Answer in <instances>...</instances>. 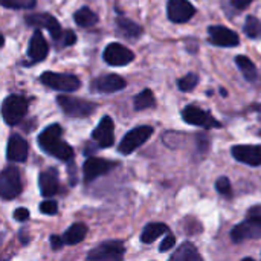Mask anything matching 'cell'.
Here are the masks:
<instances>
[{"label": "cell", "mask_w": 261, "mask_h": 261, "mask_svg": "<svg viewBox=\"0 0 261 261\" xmlns=\"http://www.w3.org/2000/svg\"><path fill=\"white\" fill-rule=\"evenodd\" d=\"M61 135H63V127L60 124H52L38 135V145L44 153L60 161L70 162L75 153L73 148L61 139Z\"/></svg>", "instance_id": "6da1fadb"}, {"label": "cell", "mask_w": 261, "mask_h": 261, "mask_svg": "<svg viewBox=\"0 0 261 261\" xmlns=\"http://www.w3.org/2000/svg\"><path fill=\"white\" fill-rule=\"evenodd\" d=\"M28 109H29V99L23 95L12 93L3 99V104H2L3 121L8 125H17L28 115Z\"/></svg>", "instance_id": "7a4b0ae2"}, {"label": "cell", "mask_w": 261, "mask_h": 261, "mask_svg": "<svg viewBox=\"0 0 261 261\" xmlns=\"http://www.w3.org/2000/svg\"><path fill=\"white\" fill-rule=\"evenodd\" d=\"M41 84H44L49 89L58 90V92H75L81 87V81L73 73H58V72H43L40 75Z\"/></svg>", "instance_id": "3957f363"}, {"label": "cell", "mask_w": 261, "mask_h": 261, "mask_svg": "<svg viewBox=\"0 0 261 261\" xmlns=\"http://www.w3.org/2000/svg\"><path fill=\"white\" fill-rule=\"evenodd\" d=\"M57 102L60 109L70 118H87L96 110V104L87 99L75 98V96H67V95H60L57 96Z\"/></svg>", "instance_id": "277c9868"}, {"label": "cell", "mask_w": 261, "mask_h": 261, "mask_svg": "<svg viewBox=\"0 0 261 261\" xmlns=\"http://www.w3.org/2000/svg\"><path fill=\"white\" fill-rule=\"evenodd\" d=\"M23 184L20 177V171L14 165H8L3 168L0 174V196L3 200H11L15 199L21 194Z\"/></svg>", "instance_id": "5b68a950"}, {"label": "cell", "mask_w": 261, "mask_h": 261, "mask_svg": "<svg viewBox=\"0 0 261 261\" xmlns=\"http://www.w3.org/2000/svg\"><path fill=\"white\" fill-rule=\"evenodd\" d=\"M153 127L150 125H139L133 130H130L124 138L122 141L119 142V147H118V151L121 154H132L135 150H138L141 145H144L153 135Z\"/></svg>", "instance_id": "8992f818"}, {"label": "cell", "mask_w": 261, "mask_h": 261, "mask_svg": "<svg viewBox=\"0 0 261 261\" xmlns=\"http://www.w3.org/2000/svg\"><path fill=\"white\" fill-rule=\"evenodd\" d=\"M124 252L121 242H104L87 254V261H122Z\"/></svg>", "instance_id": "52a82bcc"}, {"label": "cell", "mask_w": 261, "mask_h": 261, "mask_svg": "<svg viewBox=\"0 0 261 261\" xmlns=\"http://www.w3.org/2000/svg\"><path fill=\"white\" fill-rule=\"evenodd\" d=\"M24 21H26L28 26H32V28H43V29L49 31V34L52 35V40H54L55 43L61 38V35H63V32H64L63 28H61V24H60V21H58L54 15H50V14H47V12L29 14V15L24 17Z\"/></svg>", "instance_id": "ba28073f"}, {"label": "cell", "mask_w": 261, "mask_h": 261, "mask_svg": "<svg viewBox=\"0 0 261 261\" xmlns=\"http://www.w3.org/2000/svg\"><path fill=\"white\" fill-rule=\"evenodd\" d=\"M182 118L187 124L203 127V128H220L222 124L210 113L197 106H187L182 112Z\"/></svg>", "instance_id": "9c48e42d"}, {"label": "cell", "mask_w": 261, "mask_h": 261, "mask_svg": "<svg viewBox=\"0 0 261 261\" xmlns=\"http://www.w3.org/2000/svg\"><path fill=\"white\" fill-rule=\"evenodd\" d=\"M102 58L109 66L121 67V66L130 64L135 60V54H133V50H130L128 47H125L121 43H110L106 46V49L102 52Z\"/></svg>", "instance_id": "30bf717a"}, {"label": "cell", "mask_w": 261, "mask_h": 261, "mask_svg": "<svg viewBox=\"0 0 261 261\" xmlns=\"http://www.w3.org/2000/svg\"><path fill=\"white\" fill-rule=\"evenodd\" d=\"M167 15L173 23H187L196 15V8L188 0H168Z\"/></svg>", "instance_id": "8fae6325"}, {"label": "cell", "mask_w": 261, "mask_h": 261, "mask_svg": "<svg viewBox=\"0 0 261 261\" xmlns=\"http://www.w3.org/2000/svg\"><path fill=\"white\" fill-rule=\"evenodd\" d=\"M261 239V219H249L239 223L231 231V240L234 243H242L245 240Z\"/></svg>", "instance_id": "7c38bea8"}, {"label": "cell", "mask_w": 261, "mask_h": 261, "mask_svg": "<svg viewBox=\"0 0 261 261\" xmlns=\"http://www.w3.org/2000/svg\"><path fill=\"white\" fill-rule=\"evenodd\" d=\"M125 86H127V81L122 76L116 73H107V75L95 78L90 84V90L95 93H115V92L125 89Z\"/></svg>", "instance_id": "4fadbf2b"}, {"label": "cell", "mask_w": 261, "mask_h": 261, "mask_svg": "<svg viewBox=\"0 0 261 261\" xmlns=\"http://www.w3.org/2000/svg\"><path fill=\"white\" fill-rule=\"evenodd\" d=\"M118 162L107 161L102 158H87L84 165H83V173H84V182H92L98 179L99 176L109 173L112 168H115Z\"/></svg>", "instance_id": "5bb4252c"}, {"label": "cell", "mask_w": 261, "mask_h": 261, "mask_svg": "<svg viewBox=\"0 0 261 261\" xmlns=\"http://www.w3.org/2000/svg\"><path fill=\"white\" fill-rule=\"evenodd\" d=\"M92 139L101 148H110L115 142V122L110 116H102L96 128L92 132Z\"/></svg>", "instance_id": "9a60e30c"}, {"label": "cell", "mask_w": 261, "mask_h": 261, "mask_svg": "<svg viewBox=\"0 0 261 261\" xmlns=\"http://www.w3.org/2000/svg\"><path fill=\"white\" fill-rule=\"evenodd\" d=\"M208 35L210 41L216 46L220 47H234L240 43V38L236 31L220 26V24H213L208 28Z\"/></svg>", "instance_id": "2e32d148"}, {"label": "cell", "mask_w": 261, "mask_h": 261, "mask_svg": "<svg viewBox=\"0 0 261 261\" xmlns=\"http://www.w3.org/2000/svg\"><path fill=\"white\" fill-rule=\"evenodd\" d=\"M231 153L234 159L242 164L251 167L261 165V145H236L231 148Z\"/></svg>", "instance_id": "e0dca14e"}, {"label": "cell", "mask_w": 261, "mask_h": 261, "mask_svg": "<svg viewBox=\"0 0 261 261\" xmlns=\"http://www.w3.org/2000/svg\"><path fill=\"white\" fill-rule=\"evenodd\" d=\"M49 54V44L44 38V35L41 34L40 29H37L31 40H29V47H28V57L34 61V63H40L43 60H46Z\"/></svg>", "instance_id": "ac0fdd59"}, {"label": "cell", "mask_w": 261, "mask_h": 261, "mask_svg": "<svg viewBox=\"0 0 261 261\" xmlns=\"http://www.w3.org/2000/svg\"><path fill=\"white\" fill-rule=\"evenodd\" d=\"M28 142L20 135H11L6 148V158L11 162H24L28 159Z\"/></svg>", "instance_id": "d6986e66"}, {"label": "cell", "mask_w": 261, "mask_h": 261, "mask_svg": "<svg viewBox=\"0 0 261 261\" xmlns=\"http://www.w3.org/2000/svg\"><path fill=\"white\" fill-rule=\"evenodd\" d=\"M38 187L43 197H52L58 193L60 180H58V171L55 168H49L40 173L38 176Z\"/></svg>", "instance_id": "ffe728a7"}, {"label": "cell", "mask_w": 261, "mask_h": 261, "mask_svg": "<svg viewBox=\"0 0 261 261\" xmlns=\"http://www.w3.org/2000/svg\"><path fill=\"white\" fill-rule=\"evenodd\" d=\"M116 29L121 35H124L128 40H138L144 34V29L138 23H135L130 18L121 17V15L116 18Z\"/></svg>", "instance_id": "44dd1931"}, {"label": "cell", "mask_w": 261, "mask_h": 261, "mask_svg": "<svg viewBox=\"0 0 261 261\" xmlns=\"http://www.w3.org/2000/svg\"><path fill=\"white\" fill-rule=\"evenodd\" d=\"M164 234H170V229L165 223H150L144 228V231L141 234V242L150 245V243L156 242Z\"/></svg>", "instance_id": "7402d4cb"}, {"label": "cell", "mask_w": 261, "mask_h": 261, "mask_svg": "<svg viewBox=\"0 0 261 261\" xmlns=\"http://www.w3.org/2000/svg\"><path fill=\"white\" fill-rule=\"evenodd\" d=\"M236 64L237 67L240 69V72L243 73L245 80L246 81H255L257 76H258V70H257V66L254 64V61L246 57V55H237L236 57Z\"/></svg>", "instance_id": "603a6c76"}, {"label": "cell", "mask_w": 261, "mask_h": 261, "mask_svg": "<svg viewBox=\"0 0 261 261\" xmlns=\"http://www.w3.org/2000/svg\"><path fill=\"white\" fill-rule=\"evenodd\" d=\"M73 20H75V23H76L80 28H92V26H95V24L98 23L99 17H98V14L93 12L90 8L83 6V8H80V9L73 14Z\"/></svg>", "instance_id": "cb8c5ba5"}, {"label": "cell", "mask_w": 261, "mask_h": 261, "mask_svg": "<svg viewBox=\"0 0 261 261\" xmlns=\"http://www.w3.org/2000/svg\"><path fill=\"white\" fill-rule=\"evenodd\" d=\"M87 236V226L83 223H73L63 236V240L66 245H78L81 243Z\"/></svg>", "instance_id": "d4e9b609"}, {"label": "cell", "mask_w": 261, "mask_h": 261, "mask_svg": "<svg viewBox=\"0 0 261 261\" xmlns=\"http://www.w3.org/2000/svg\"><path fill=\"white\" fill-rule=\"evenodd\" d=\"M133 106H135V110H138V112L154 107V106H156L154 93H153L150 89H144L142 92H139V93L135 96V99H133Z\"/></svg>", "instance_id": "484cf974"}, {"label": "cell", "mask_w": 261, "mask_h": 261, "mask_svg": "<svg viewBox=\"0 0 261 261\" xmlns=\"http://www.w3.org/2000/svg\"><path fill=\"white\" fill-rule=\"evenodd\" d=\"M243 32L248 38L251 40H260L261 38V20L254 17V15H248L245 20V26H243Z\"/></svg>", "instance_id": "4316f807"}, {"label": "cell", "mask_w": 261, "mask_h": 261, "mask_svg": "<svg viewBox=\"0 0 261 261\" xmlns=\"http://www.w3.org/2000/svg\"><path fill=\"white\" fill-rule=\"evenodd\" d=\"M197 84H199V76H197L194 72L187 73L185 76H182V78L177 81V87H179V90H182V92H191L193 89H196Z\"/></svg>", "instance_id": "83f0119b"}, {"label": "cell", "mask_w": 261, "mask_h": 261, "mask_svg": "<svg viewBox=\"0 0 261 261\" xmlns=\"http://www.w3.org/2000/svg\"><path fill=\"white\" fill-rule=\"evenodd\" d=\"M3 8L8 9H34L37 0H0Z\"/></svg>", "instance_id": "f1b7e54d"}, {"label": "cell", "mask_w": 261, "mask_h": 261, "mask_svg": "<svg viewBox=\"0 0 261 261\" xmlns=\"http://www.w3.org/2000/svg\"><path fill=\"white\" fill-rule=\"evenodd\" d=\"M76 43V34L72 29H66L61 35V38L55 43L58 47H67V46H73Z\"/></svg>", "instance_id": "f546056e"}, {"label": "cell", "mask_w": 261, "mask_h": 261, "mask_svg": "<svg viewBox=\"0 0 261 261\" xmlns=\"http://www.w3.org/2000/svg\"><path fill=\"white\" fill-rule=\"evenodd\" d=\"M216 188L217 191L225 196V197H231L232 196V188H231V182L228 177H220L217 182H216Z\"/></svg>", "instance_id": "4dcf8cb0"}, {"label": "cell", "mask_w": 261, "mask_h": 261, "mask_svg": "<svg viewBox=\"0 0 261 261\" xmlns=\"http://www.w3.org/2000/svg\"><path fill=\"white\" fill-rule=\"evenodd\" d=\"M40 211L43 214H46V216H55L57 211H58V205H57L55 200H44L40 205Z\"/></svg>", "instance_id": "1f68e13d"}, {"label": "cell", "mask_w": 261, "mask_h": 261, "mask_svg": "<svg viewBox=\"0 0 261 261\" xmlns=\"http://www.w3.org/2000/svg\"><path fill=\"white\" fill-rule=\"evenodd\" d=\"M184 246H185V252H187V261H203L193 243H184Z\"/></svg>", "instance_id": "d6a6232c"}, {"label": "cell", "mask_w": 261, "mask_h": 261, "mask_svg": "<svg viewBox=\"0 0 261 261\" xmlns=\"http://www.w3.org/2000/svg\"><path fill=\"white\" fill-rule=\"evenodd\" d=\"M174 245H176V237H174L173 234H168V236L162 240V243H161V246H159V251H161V252H167V251L173 249Z\"/></svg>", "instance_id": "836d02e7"}, {"label": "cell", "mask_w": 261, "mask_h": 261, "mask_svg": "<svg viewBox=\"0 0 261 261\" xmlns=\"http://www.w3.org/2000/svg\"><path fill=\"white\" fill-rule=\"evenodd\" d=\"M29 219V211L26 208H17L14 211V220L17 222H26Z\"/></svg>", "instance_id": "e575fe53"}, {"label": "cell", "mask_w": 261, "mask_h": 261, "mask_svg": "<svg viewBox=\"0 0 261 261\" xmlns=\"http://www.w3.org/2000/svg\"><path fill=\"white\" fill-rule=\"evenodd\" d=\"M252 2H254V0H229L231 6H232L236 11H243V9H246Z\"/></svg>", "instance_id": "d590c367"}, {"label": "cell", "mask_w": 261, "mask_h": 261, "mask_svg": "<svg viewBox=\"0 0 261 261\" xmlns=\"http://www.w3.org/2000/svg\"><path fill=\"white\" fill-rule=\"evenodd\" d=\"M168 261H187V252H185V246L182 245L171 257Z\"/></svg>", "instance_id": "8d00e7d4"}, {"label": "cell", "mask_w": 261, "mask_h": 261, "mask_svg": "<svg viewBox=\"0 0 261 261\" xmlns=\"http://www.w3.org/2000/svg\"><path fill=\"white\" fill-rule=\"evenodd\" d=\"M63 245H66V243H64V240H63V237H60V236H52V237H50V246H52V249H54V251L61 249V248H63Z\"/></svg>", "instance_id": "74e56055"}, {"label": "cell", "mask_w": 261, "mask_h": 261, "mask_svg": "<svg viewBox=\"0 0 261 261\" xmlns=\"http://www.w3.org/2000/svg\"><path fill=\"white\" fill-rule=\"evenodd\" d=\"M248 217L249 219H261V205L251 208L249 213H248Z\"/></svg>", "instance_id": "f35d334b"}, {"label": "cell", "mask_w": 261, "mask_h": 261, "mask_svg": "<svg viewBox=\"0 0 261 261\" xmlns=\"http://www.w3.org/2000/svg\"><path fill=\"white\" fill-rule=\"evenodd\" d=\"M220 93H222L223 96H228V92H226L225 89H220Z\"/></svg>", "instance_id": "ab89813d"}, {"label": "cell", "mask_w": 261, "mask_h": 261, "mask_svg": "<svg viewBox=\"0 0 261 261\" xmlns=\"http://www.w3.org/2000/svg\"><path fill=\"white\" fill-rule=\"evenodd\" d=\"M242 261H254L252 258H245V260H242Z\"/></svg>", "instance_id": "60d3db41"}, {"label": "cell", "mask_w": 261, "mask_h": 261, "mask_svg": "<svg viewBox=\"0 0 261 261\" xmlns=\"http://www.w3.org/2000/svg\"><path fill=\"white\" fill-rule=\"evenodd\" d=\"M260 135H261V132H260Z\"/></svg>", "instance_id": "b9f144b4"}]
</instances>
